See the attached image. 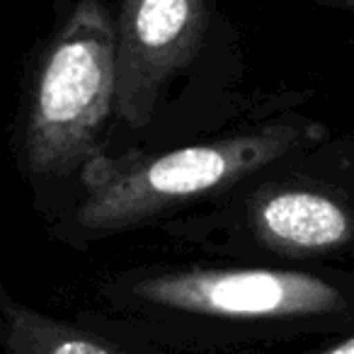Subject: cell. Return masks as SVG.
I'll list each match as a JSON object with an SVG mask.
<instances>
[{
  "label": "cell",
  "instance_id": "1",
  "mask_svg": "<svg viewBox=\"0 0 354 354\" xmlns=\"http://www.w3.org/2000/svg\"><path fill=\"white\" fill-rule=\"evenodd\" d=\"M313 133V124H267L151 158L93 160L83 172L78 223L97 233L131 228L180 202L241 183L304 146Z\"/></svg>",
  "mask_w": 354,
  "mask_h": 354
},
{
  "label": "cell",
  "instance_id": "2",
  "mask_svg": "<svg viewBox=\"0 0 354 354\" xmlns=\"http://www.w3.org/2000/svg\"><path fill=\"white\" fill-rule=\"evenodd\" d=\"M117 114V25L102 0H80L37 71L25 129L27 165L61 175L93 162Z\"/></svg>",
  "mask_w": 354,
  "mask_h": 354
},
{
  "label": "cell",
  "instance_id": "3",
  "mask_svg": "<svg viewBox=\"0 0 354 354\" xmlns=\"http://www.w3.org/2000/svg\"><path fill=\"white\" fill-rule=\"evenodd\" d=\"M141 304L228 320H289L333 315L344 296L315 274L286 270H172L133 284Z\"/></svg>",
  "mask_w": 354,
  "mask_h": 354
},
{
  "label": "cell",
  "instance_id": "4",
  "mask_svg": "<svg viewBox=\"0 0 354 354\" xmlns=\"http://www.w3.org/2000/svg\"><path fill=\"white\" fill-rule=\"evenodd\" d=\"M117 117L151 122L162 90L194 54L207 30V0H122L117 15Z\"/></svg>",
  "mask_w": 354,
  "mask_h": 354
},
{
  "label": "cell",
  "instance_id": "5",
  "mask_svg": "<svg viewBox=\"0 0 354 354\" xmlns=\"http://www.w3.org/2000/svg\"><path fill=\"white\" fill-rule=\"evenodd\" d=\"M250 228L257 241L281 255H325L354 238V218L320 189L279 187L255 199Z\"/></svg>",
  "mask_w": 354,
  "mask_h": 354
},
{
  "label": "cell",
  "instance_id": "6",
  "mask_svg": "<svg viewBox=\"0 0 354 354\" xmlns=\"http://www.w3.org/2000/svg\"><path fill=\"white\" fill-rule=\"evenodd\" d=\"M6 315L22 354H117L102 339L66 328L6 299Z\"/></svg>",
  "mask_w": 354,
  "mask_h": 354
},
{
  "label": "cell",
  "instance_id": "7",
  "mask_svg": "<svg viewBox=\"0 0 354 354\" xmlns=\"http://www.w3.org/2000/svg\"><path fill=\"white\" fill-rule=\"evenodd\" d=\"M320 354H354V337L344 339V342L335 344V347L325 349V352H320Z\"/></svg>",
  "mask_w": 354,
  "mask_h": 354
},
{
  "label": "cell",
  "instance_id": "8",
  "mask_svg": "<svg viewBox=\"0 0 354 354\" xmlns=\"http://www.w3.org/2000/svg\"><path fill=\"white\" fill-rule=\"evenodd\" d=\"M323 3H330V6H337V8H347V10H354V0H323Z\"/></svg>",
  "mask_w": 354,
  "mask_h": 354
}]
</instances>
